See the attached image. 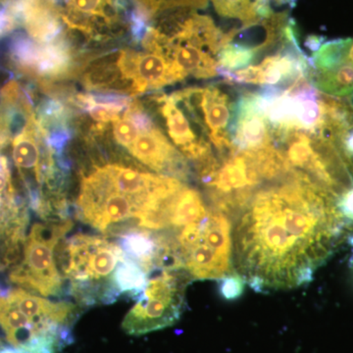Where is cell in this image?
Instances as JSON below:
<instances>
[{"instance_id":"1","label":"cell","mask_w":353,"mask_h":353,"mask_svg":"<svg viewBox=\"0 0 353 353\" xmlns=\"http://www.w3.org/2000/svg\"><path fill=\"white\" fill-rule=\"evenodd\" d=\"M234 219V271L256 290L305 284L343 243H353L341 201L296 170L260 185Z\"/></svg>"},{"instance_id":"2","label":"cell","mask_w":353,"mask_h":353,"mask_svg":"<svg viewBox=\"0 0 353 353\" xmlns=\"http://www.w3.org/2000/svg\"><path fill=\"white\" fill-rule=\"evenodd\" d=\"M77 176L76 217L106 238L117 239L134 230L170 229L172 206L180 192L168 199L143 192L114 176L106 163H90Z\"/></svg>"},{"instance_id":"3","label":"cell","mask_w":353,"mask_h":353,"mask_svg":"<svg viewBox=\"0 0 353 353\" xmlns=\"http://www.w3.org/2000/svg\"><path fill=\"white\" fill-rule=\"evenodd\" d=\"M57 261L65 296L80 307L111 304L120 297L115 277L125 253L106 236L77 234L58 243Z\"/></svg>"},{"instance_id":"4","label":"cell","mask_w":353,"mask_h":353,"mask_svg":"<svg viewBox=\"0 0 353 353\" xmlns=\"http://www.w3.org/2000/svg\"><path fill=\"white\" fill-rule=\"evenodd\" d=\"M232 220L210 204L199 222L170 231L176 254L192 280H217L234 274Z\"/></svg>"},{"instance_id":"5","label":"cell","mask_w":353,"mask_h":353,"mask_svg":"<svg viewBox=\"0 0 353 353\" xmlns=\"http://www.w3.org/2000/svg\"><path fill=\"white\" fill-rule=\"evenodd\" d=\"M10 289L0 284V330L9 345L19 353H62L74 343L73 327L82 307L61 301L51 312L29 317L9 301Z\"/></svg>"},{"instance_id":"6","label":"cell","mask_w":353,"mask_h":353,"mask_svg":"<svg viewBox=\"0 0 353 353\" xmlns=\"http://www.w3.org/2000/svg\"><path fill=\"white\" fill-rule=\"evenodd\" d=\"M72 227V220L34 223L26 239L22 260L11 268L9 282L38 296H66L55 248Z\"/></svg>"},{"instance_id":"7","label":"cell","mask_w":353,"mask_h":353,"mask_svg":"<svg viewBox=\"0 0 353 353\" xmlns=\"http://www.w3.org/2000/svg\"><path fill=\"white\" fill-rule=\"evenodd\" d=\"M192 281L182 267L152 271L145 290L137 297L122 323L125 333L141 336L168 328L179 321L185 307V292Z\"/></svg>"},{"instance_id":"8","label":"cell","mask_w":353,"mask_h":353,"mask_svg":"<svg viewBox=\"0 0 353 353\" xmlns=\"http://www.w3.org/2000/svg\"><path fill=\"white\" fill-rule=\"evenodd\" d=\"M307 60L308 80L316 90L338 99L353 97V38L320 44Z\"/></svg>"},{"instance_id":"9","label":"cell","mask_w":353,"mask_h":353,"mask_svg":"<svg viewBox=\"0 0 353 353\" xmlns=\"http://www.w3.org/2000/svg\"><path fill=\"white\" fill-rule=\"evenodd\" d=\"M134 80L141 94L148 90H158L165 85L181 82L182 77L174 65L159 53L138 52Z\"/></svg>"},{"instance_id":"10","label":"cell","mask_w":353,"mask_h":353,"mask_svg":"<svg viewBox=\"0 0 353 353\" xmlns=\"http://www.w3.org/2000/svg\"><path fill=\"white\" fill-rule=\"evenodd\" d=\"M150 275V273L125 255L115 277L116 288L120 296H128L136 299L145 290Z\"/></svg>"},{"instance_id":"11","label":"cell","mask_w":353,"mask_h":353,"mask_svg":"<svg viewBox=\"0 0 353 353\" xmlns=\"http://www.w3.org/2000/svg\"><path fill=\"white\" fill-rule=\"evenodd\" d=\"M41 46L23 34H16L9 43V54L21 70L32 71L38 62Z\"/></svg>"},{"instance_id":"12","label":"cell","mask_w":353,"mask_h":353,"mask_svg":"<svg viewBox=\"0 0 353 353\" xmlns=\"http://www.w3.org/2000/svg\"><path fill=\"white\" fill-rule=\"evenodd\" d=\"M83 82L90 90H101L108 92L111 85L124 78L119 64L105 65L83 71Z\"/></svg>"},{"instance_id":"13","label":"cell","mask_w":353,"mask_h":353,"mask_svg":"<svg viewBox=\"0 0 353 353\" xmlns=\"http://www.w3.org/2000/svg\"><path fill=\"white\" fill-rule=\"evenodd\" d=\"M137 7L150 18L157 17L159 14L174 9L205 8L208 6V0H134Z\"/></svg>"},{"instance_id":"14","label":"cell","mask_w":353,"mask_h":353,"mask_svg":"<svg viewBox=\"0 0 353 353\" xmlns=\"http://www.w3.org/2000/svg\"><path fill=\"white\" fill-rule=\"evenodd\" d=\"M113 123V139L117 145L126 150H130L132 143L136 141L139 134V130L127 118H119Z\"/></svg>"},{"instance_id":"15","label":"cell","mask_w":353,"mask_h":353,"mask_svg":"<svg viewBox=\"0 0 353 353\" xmlns=\"http://www.w3.org/2000/svg\"><path fill=\"white\" fill-rule=\"evenodd\" d=\"M126 108L122 106L109 105V104L90 103L85 111L90 117L99 123L114 122L120 118V114Z\"/></svg>"},{"instance_id":"16","label":"cell","mask_w":353,"mask_h":353,"mask_svg":"<svg viewBox=\"0 0 353 353\" xmlns=\"http://www.w3.org/2000/svg\"><path fill=\"white\" fill-rule=\"evenodd\" d=\"M221 280H222V284L220 287L221 294L225 299H236L243 294L245 281L238 274H232V275L227 276V277L221 279Z\"/></svg>"},{"instance_id":"17","label":"cell","mask_w":353,"mask_h":353,"mask_svg":"<svg viewBox=\"0 0 353 353\" xmlns=\"http://www.w3.org/2000/svg\"><path fill=\"white\" fill-rule=\"evenodd\" d=\"M17 26L8 10V4L0 3V37L6 36Z\"/></svg>"},{"instance_id":"18","label":"cell","mask_w":353,"mask_h":353,"mask_svg":"<svg viewBox=\"0 0 353 353\" xmlns=\"http://www.w3.org/2000/svg\"><path fill=\"white\" fill-rule=\"evenodd\" d=\"M0 353H19L14 347H6V345H2L0 347Z\"/></svg>"}]
</instances>
